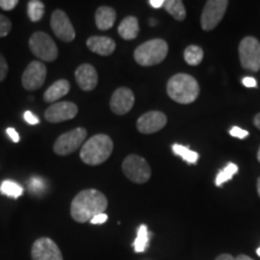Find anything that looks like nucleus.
<instances>
[{
  "label": "nucleus",
  "mask_w": 260,
  "mask_h": 260,
  "mask_svg": "<svg viewBox=\"0 0 260 260\" xmlns=\"http://www.w3.org/2000/svg\"><path fill=\"white\" fill-rule=\"evenodd\" d=\"M140 31L139 21L134 16H128L121 22L118 27L119 37L124 40H134L138 38Z\"/></svg>",
  "instance_id": "nucleus-20"
},
{
  "label": "nucleus",
  "mask_w": 260,
  "mask_h": 260,
  "mask_svg": "<svg viewBox=\"0 0 260 260\" xmlns=\"http://www.w3.org/2000/svg\"><path fill=\"white\" fill-rule=\"evenodd\" d=\"M235 260H253V259L251 258V256H248V255L240 254V255H237V256H236Z\"/></svg>",
  "instance_id": "nucleus-40"
},
{
  "label": "nucleus",
  "mask_w": 260,
  "mask_h": 260,
  "mask_svg": "<svg viewBox=\"0 0 260 260\" xmlns=\"http://www.w3.org/2000/svg\"><path fill=\"white\" fill-rule=\"evenodd\" d=\"M204 59L203 48L197 45H190L184 51V60L189 65H199Z\"/></svg>",
  "instance_id": "nucleus-25"
},
{
  "label": "nucleus",
  "mask_w": 260,
  "mask_h": 260,
  "mask_svg": "<svg viewBox=\"0 0 260 260\" xmlns=\"http://www.w3.org/2000/svg\"><path fill=\"white\" fill-rule=\"evenodd\" d=\"M107 198L98 189H84L80 191L71 201L70 214L77 223L90 222L100 213H105Z\"/></svg>",
  "instance_id": "nucleus-1"
},
{
  "label": "nucleus",
  "mask_w": 260,
  "mask_h": 260,
  "mask_svg": "<svg viewBox=\"0 0 260 260\" xmlns=\"http://www.w3.org/2000/svg\"><path fill=\"white\" fill-rule=\"evenodd\" d=\"M31 53L44 61H54L58 58V47L50 35L44 31H35L29 39Z\"/></svg>",
  "instance_id": "nucleus-5"
},
{
  "label": "nucleus",
  "mask_w": 260,
  "mask_h": 260,
  "mask_svg": "<svg viewBox=\"0 0 260 260\" xmlns=\"http://www.w3.org/2000/svg\"><path fill=\"white\" fill-rule=\"evenodd\" d=\"M169 46L162 39H153L141 44L134 51V59L141 67H152L161 63L168 56Z\"/></svg>",
  "instance_id": "nucleus-4"
},
{
  "label": "nucleus",
  "mask_w": 260,
  "mask_h": 260,
  "mask_svg": "<svg viewBox=\"0 0 260 260\" xmlns=\"http://www.w3.org/2000/svg\"><path fill=\"white\" fill-rule=\"evenodd\" d=\"M87 46L94 53L100 56H110L116 50V42L107 37H90L87 40Z\"/></svg>",
  "instance_id": "nucleus-17"
},
{
  "label": "nucleus",
  "mask_w": 260,
  "mask_h": 260,
  "mask_svg": "<svg viewBox=\"0 0 260 260\" xmlns=\"http://www.w3.org/2000/svg\"><path fill=\"white\" fill-rule=\"evenodd\" d=\"M122 170L129 181L139 184L148 182L152 175L147 160L136 154H130L123 160Z\"/></svg>",
  "instance_id": "nucleus-6"
},
{
  "label": "nucleus",
  "mask_w": 260,
  "mask_h": 260,
  "mask_svg": "<svg viewBox=\"0 0 260 260\" xmlns=\"http://www.w3.org/2000/svg\"><path fill=\"white\" fill-rule=\"evenodd\" d=\"M256 191H258V195L260 197V177L256 181Z\"/></svg>",
  "instance_id": "nucleus-41"
},
{
  "label": "nucleus",
  "mask_w": 260,
  "mask_h": 260,
  "mask_svg": "<svg viewBox=\"0 0 260 260\" xmlns=\"http://www.w3.org/2000/svg\"><path fill=\"white\" fill-rule=\"evenodd\" d=\"M229 133H230V135L234 136V138L241 139V140L248 136V132H247V130H245V129L239 128V126H233V128L229 130Z\"/></svg>",
  "instance_id": "nucleus-30"
},
{
  "label": "nucleus",
  "mask_w": 260,
  "mask_h": 260,
  "mask_svg": "<svg viewBox=\"0 0 260 260\" xmlns=\"http://www.w3.org/2000/svg\"><path fill=\"white\" fill-rule=\"evenodd\" d=\"M29 190L34 194H40L41 191L46 189V183L41 177H32L28 183Z\"/></svg>",
  "instance_id": "nucleus-28"
},
{
  "label": "nucleus",
  "mask_w": 260,
  "mask_h": 260,
  "mask_svg": "<svg viewBox=\"0 0 260 260\" xmlns=\"http://www.w3.org/2000/svg\"><path fill=\"white\" fill-rule=\"evenodd\" d=\"M240 63L246 70H260V42L253 37H246L239 45Z\"/></svg>",
  "instance_id": "nucleus-7"
},
{
  "label": "nucleus",
  "mask_w": 260,
  "mask_h": 260,
  "mask_svg": "<svg viewBox=\"0 0 260 260\" xmlns=\"http://www.w3.org/2000/svg\"><path fill=\"white\" fill-rule=\"evenodd\" d=\"M148 4L154 9H159L161 6H164V0H149Z\"/></svg>",
  "instance_id": "nucleus-37"
},
{
  "label": "nucleus",
  "mask_w": 260,
  "mask_h": 260,
  "mask_svg": "<svg viewBox=\"0 0 260 260\" xmlns=\"http://www.w3.org/2000/svg\"><path fill=\"white\" fill-rule=\"evenodd\" d=\"M77 112H79V107L76 104L71 102H59L47 107L45 111V118L51 123H60L75 118Z\"/></svg>",
  "instance_id": "nucleus-13"
},
{
  "label": "nucleus",
  "mask_w": 260,
  "mask_h": 260,
  "mask_svg": "<svg viewBox=\"0 0 260 260\" xmlns=\"http://www.w3.org/2000/svg\"><path fill=\"white\" fill-rule=\"evenodd\" d=\"M17 4V0H0V9H3L4 11H10V10L15 9Z\"/></svg>",
  "instance_id": "nucleus-32"
},
{
  "label": "nucleus",
  "mask_w": 260,
  "mask_h": 260,
  "mask_svg": "<svg viewBox=\"0 0 260 260\" xmlns=\"http://www.w3.org/2000/svg\"><path fill=\"white\" fill-rule=\"evenodd\" d=\"M107 218H109V217H107L106 213H100V214H98V216L94 217V218L90 219V223H92V224H103V223L106 222Z\"/></svg>",
  "instance_id": "nucleus-34"
},
{
  "label": "nucleus",
  "mask_w": 260,
  "mask_h": 260,
  "mask_svg": "<svg viewBox=\"0 0 260 260\" xmlns=\"http://www.w3.org/2000/svg\"><path fill=\"white\" fill-rule=\"evenodd\" d=\"M172 152L178 155V157H181L183 160L189 162V164H197L198 159H199V153L198 152L191 151V149L186 147V146L178 144L172 145Z\"/></svg>",
  "instance_id": "nucleus-24"
},
{
  "label": "nucleus",
  "mask_w": 260,
  "mask_h": 260,
  "mask_svg": "<svg viewBox=\"0 0 260 260\" xmlns=\"http://www.w3.org/2000/svg\"><path fill=\"white\" fill-rule=\"evenodd\" d=\"M45 14V5L40 0L28 2V17L31 22H39Z\"/></svg>",
  "instance_id": "nucleus-26"
},
{
  "label": "nucleus",
  "mask_w": 260,
  "mask_h": 260,
  "mask_svg": "<svg viewBox=\"0 0 260 260\" xmlns=\"http://www.w3.org/2000/svg\"><path fill=\"white\" fill-rule=\"evenodd\" d=\"M24 121L30 125H35V124H39V123H40V119H39V117L35 116L31 111H25L24 112Z\"/></svg>",
  "instance_id": "nucleus-33"
},
{
  "label": "nucleus",
  "mask_w": 260,
  "mask_h": 260,
  "mask_svg": "<svg viewBox=\"0 0 260 260\" xmlns=\"http://www.w3.org/2000/svg\"><path fill=\"white\" fill-rule=\"evenodd\" d=\"M242 83L243 86L248 87V88H254V87H256V80L253 79V77H245V79L242 80Z\"/></svg>",
  "instance_id": "nucleus-35"
},
{
  "label": "nucleus",
  "mask_w": 260,
  "mask_h": 260,
  "mask_svg": "<svg viewBox=\"0 0 260 260\" xmlns=\"http://www.w3.org/2000/svg\"><path fill=\"white\" fill-rule=\"evenodd\" d=\"M256 254H258V255L260 256V247H259V248H258V249H256Z\"/></svg>",
  "instance_id": "nucleus-42"
},
{
  "label": "nucleus",
  "mask_w": 260,
  "mask_h": 260,
  "mask_svg": "<svg viewBox=\"0 0 260 260\" xmlns=\"http://www.w3.org/2000/svg\"><path fill=\"white\" fill-rule=\"evenodd\" d=\"M75 79L84 92H90L98 86V73L95 68L90 64H81L75 71Z\"/></svg>",
  "instance_id": "nucleus-16"
},
{
  "label": "nucleus",
  "mask_w": 260,
  "mask_h": 260,
  "mask_svg": "<svg viewBox=\"0 0 260 260\" xmlns=\"http://www.w3.org/2000/svg\"><path fill=\"white\" fill-rule=\"evenodd\" d=\"M253 122H254V125L256 126L260 130V113H258V115H255L254 119H253Z\"/></svg>",
  "instance_id": "nucleus-39"
},
{
  "label": "nucleus",
  "mask_w": 260,
  "mask_h": 260,
  "mask_svg": "<svg viewBox=\"0 0 260 260\" xmlns=\"http://www.w3.org/2000/svg\"><path fill=\"white\" fill-rule=\"evenodd\" d=\"M135 103V96L132 89L121 87L113 92L111 100H110V107L115 115L123 116L128 113L133 109Z\"/></svg>",
  "instance_id": "nucleus-15"
},
{
  "label": "nucleus",
  "mask_w": 260,
  "mask_h": 260,
  "mask_svg": "<svg viewBox=\"0 0 260 260\" xmlns=\"http://www.w3.org/2000/svg\"><path fill=\"white\" fill-rule=\"evenodd\" d=\"M87 130L84 128H76L64 133L56 140L53 145L54 153L58 155H68L79 149L86 142Z\"/></svg>",
  "instance_id": "nucleus-8"
},
{
  "label": "nucleus",
  "mask_w": 260,
  "mask_h": 260,
  "mask_svg": "<svg viewBox=\"0 0 260 260\" xmlns=\"http://www.w3.org/2000/svg\"><path fill=\"white\" fill-rule=\"evenodd\" d=\"M70 92V83L68 80H58L48 87L44 94V100L47 103H53L59 100L60 98L67 95Z\"/></svg>",
  "instance_id": "nucleus-19"
},
{
  "label": "nucleus",
  "mask_w": 260,
  "mask_h": 260,
  "mask_svg": "<svg viewBox=\"0 0 260 260\" xmlns=\"http://www.w3.org/2000/svg\"><path fill=\"white\" fill-rule=\"evenodd\" d=\"M168 118L160 111H148L142 115L136 122V128L142 134H153L167 125Z\"/></svg>",
  "instance_id": "nucleus-14"
},
{
  "label": "nucleus",
  "mask_w": 260,
  "mask_h": 260,
  "mask_svg": "<svg viewBox=\"0 0 260 260\" xmlns=\"http://www.w3.org/2000/svg\"><path fill=\"white\" fill-rule=\"evenodd\" d=\"M31 260H64L59 247L50 237H40L31 246Z\"/></svg>",
  "instance_id": "nucleus-11"
},
{
  "label": "nucleus",
  "mask_w": 260,
  "mask_h": 260,
  "mask_svg": "<svg viewBox=\"0 0 260 260\" xmlns=\"http://www.w3.org/2000/svg\"><path fill=\"white\" fill-rule=\"evenodd\" d=\"M164 9L176 21H184L186 19V8H184V4L181 0H167V2H164Z\"/></svg>",
  "instance_id": "nucleus-21"
},
{
  "label": "nucleus",
  "mask_w": 260,
  "mask_h": 260,
  "mask_svg": "<svg viewBox=\"0 0 260 260\" xmlns=\"http://www.w3.org/2000/svg\"><path fill=\"white\" fill-rule=\"evenodd\" d=\"M46 76V65L39 60H32L23 71V75H22V84H23L24 89L29 90V92L38 90L44 86Z\"/></svg>",
  "instance_id": "nucleus-10"
},
{
  "label": "nucleus",
  "mask_w": 260,
  "mask_h": 260,
  "mask_svg": "<svg viewBox=\"0 0 260 260\" xmlns=\"http://www.w3.org/2000/svg\"><path fill=\"white\" fill-rule=\"evenodd\" d=\"M258 160L260 162V148H259V151H258Z\"/></svg>",
  "instance_id": "nucleus-43"
},
{
  "label": "nucleus",
  "mask_w": 260,
  "mask_h": 260,
  "mask_svg": "<svg viewBox=\"0 0 260 260\" xmlns=\"http://www.w3.org/2000/svg\"><path fill=\"white\" fill-rule=\"evenodd\" d=\"M51 28L56 37L64 42H71L76 35L70 18L63 10H54L51 16Z\"/></svg>",
  "instance_id": "nucleus-12"
},
{
  "label": "nucleus",
  "mask_w": 260,
  "mask_h": 260,
  "mask_svg": "<svg viewBox=\"0 0 260 260\" xmlns=\"http://www.w3.org/2000/svg\"><path fill=\"white\" fill-rule=\"evenodd\" d=\"M0 193L3 195H6V197L9 198L17 199V198H19L23 194V187H22L21 184H18L17 182L6 180L0 184Z\"/></svg>",
  "instance_id": "nucleus-22"
},
{
  "label": "nucleus",
  "mask_w": 260,
  "mask_h": 260,
  "mask_svg": "<svg viewBox=\"0 0 260 260\" xmlns=\"http://www.w3.org/2000/svg\"><path fill=\"white\" fill-rule=\"evenodd\" d=\"M168 95L170 99L178 104L194 103L200 93V87L198 81L188 74H176L168 81Z\"/></svg>",
  "instance_id": "nucleus-2"
},
{
  "label": "nucleus",
  "mask_w": 260,
  "mask_h": 260,
  "mask_svg": "<svg viewBox=\"0 0 260 260\" xmlns=\"http://www.w3.org/2000/svg\"><path fill=\"white\" fill-rule=\"evenodd\" d=\"M216 260H235L232 254H220L216 258Z\"/></svg>",
  "instance_id": "nucleus-38"
},
{
  "label": "nucleus",
  "mask_w": 260,
  "mask_h": 260,
  "mask_svg": "<svg viewBox=\"0 0 260 260\" xmlns=\"http://www.w3.org/2000/svg\"><path fill=\"white\" fill-rule=\"evenodd\" d=\"M237 171H239L237 165L234 164V162H229V164H228L226 167L223 169V170H220L218 172V175H217L216 186L222 187L225 182L232 180V178L234 177V175L237 174Z\"/></svg>",
  "instance_id": "nucleus-27"
},
{
  "label": "nucleus",
  "mask_w": 260,
  "mask_h": 260,
  "mask_svg": "<svg viewBox=\"0 0 260 260\" xmlns=\"http://www.w3.org/2000/svg\"><path fill=\"white\" fill-rule=\"evenodd\" d=\"M9 71V65L6 63V59L0 54V82L6 79V75Z\"/></svg>",
  "instance_id": "nucleus-31"
},
{
  "label": "nucleus",
  "mask_w": 260,
  "mask_h": 260,
  "mask_svg": "<svg viewBox=\"0 0 260 260\" xmlns=\"http://www.w3.org/2000/svg\"><path fill=\"white\" fill-rule=\"evenodd\" d=\"M113 151V141L109 135L96 134L84 142L80 157L87 165H100L105 162Z\"/></svg>",
  "instance_id": "nucleus-3"
},
{
  "label": "nucleus",
  "mask_w": 260,
  "mask_h": 260,
  "mask_svg": "<svg viewBox=\"0 0 260 260\" xmlns=\"http://www.w3.org/2000/svg\"><path fill=\"white\" fill-rule=\"evenodd\" d=\"M229 2L228 0H209L204 6L200 23L204 30H212L220 23L225 15Z\"/></svg>",
  "instance_id": "nucleus-9"
},
{
  "label": "nucleus",
  "mask_w": 260,
  "mask_h": 260,
  "mask_svg": "<svg viewBox=\"0 0 260 260\" xmlns=\"http://www.w3.org/2000/svg\"><path fill=\"white\" fill-rule=\"evenodd\" d=\"M6 133H8V135L10 136V138H11L12 141L16 142V144L19 142V134L17 132H16L14 128H8V129H6Z\"/></svg>",
  "instance_id": "nucleus-36"
},
{
  "label": "nucleus",
  "mask_w": 260,
  "mask_h": 260,
  "mask_svg": "<svg viewBox=\"0 0 260 260\" xmlns=\"http://www.w3.org/2000/svg\"><path fill=\"white\" fill-rule=\"evenodd\" d=\"M149 235H151V234L148 233L147 226H146L145 224L140 225L139 230H138V237H136L134 243H133V246H134V251L136 253H142L147 249Z\"/></svg>",
  "instance_id": "nucleus-23"
},
{
  "label": "nucleus",
  "mask_w": 260,
  "mask_h": 260,
  "mask_svg": "<svg viewBox=\"0 0 260 260\" xmlns=\"http://www.w3.org/2000/svg\"><path fill=\"white\" fill-rule=\"evenodd\" d=\"M12 24L9 17L4 15H0V38H5L11 31Z\"/></svg>",
  "instance_id": "nucleus-29"
},
{
  "label": "nucleus",
  "mask_w": 260,
  "mask_h": 260,
  "mask_svg": "<svg viewBox=\"0 0 260 260\" xmlns=\"http://www.w3.org/2000/svg\"><path fill=\"white\" fill-rule=\"evenodd\" d=\"M116 22V11L110 6H100L95 11V24L100 30H109Z\"/></svg>",
  "instance_id": "nucleus-18"
}]
</instances>
